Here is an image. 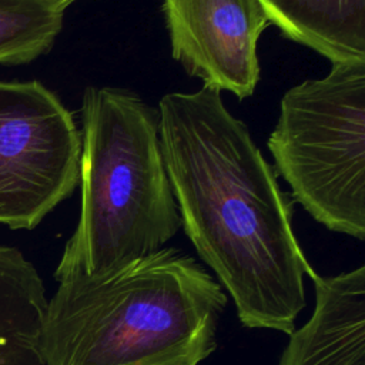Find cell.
<instances>
[{"instance_id": "1", "label": "cell", "mask_w": 365, "mask_h": 365, "mask_svg": "<svg viewBox=\"0 0 365 365\" xmlns=\"http://www.w3.org/2000/svg\"><path fill=\"white\" fill-rule=\"evenodd\" d=\"M158 135L181 227L247 328L289 334L315 274L292 228V201L248 127L202 86L158 101Z\"/></svg>"}, {"instance_id": "8", "label": "cell", "mask_w": 365, "mask_h": 365, "mask_svg": "<svg viewBox=\"0 0 365 365\" xmlns=\"http://www.w3.org/2000/svg\"><path fill=\"white\" fill-rule=\"evenodd\" d=\"M287 38L331 63L365 61V0H258Z\"/></svg>"}, {"instance_id": "10", "label": "cell", "mask_w": 365, "mask_h": 365, "mask_svg": "<svg viewBox=\"0 0 365 365\" xmlns=\"http://www.w3.org/2000/svg\"><path fill=\"white\" fill-rule=\"evenodd\" d=\"M64 11L48 0H0V66L30 63L48 53Z\"/></svg>"}, {"instance_id": "5", "label": "cell", "mask_w": 365, "mask_h": 365, "mask_svg": "<svg viewBox=\"0 0 365 365\" xmlns=\"http://www.w3.org/2000/svg\"><path fill=\"white\" fill-rule=\"evenodd\" d=\"M81 133L37 80L0 81V224L33 230L80 184Z\"/></svg>"}, {"instance_id": "7", "label": "cell", "mask_w": 365, "mask_h": 365, "mask_svg": "<svg viewBox=\"0 0 365 365\" xmlns=\"http://www.w3.org/2000/svg\"><path fill=\"white\" fill-rule=\"evenodd\" d=\"M311 279L312 314L288 334L278 365H365V267Z\"/></svg>"}, {"instance_id": "11", "label": "cell", "mask_w": 365, "mask_h": 365, "mask_svg": "<svg viewBox=\"0 0 365 365\" xmlns=\"http://www.w3.org/2000/svg\"><path fill=\"white\" fill-rule=\"evenodd\" d=\"M54 7H57L58 10H61V11H64L70 4H73L74 1H77V0H48Z\"/></svg>"}, {"instance_id": "2", "label": "cell", "mask_w": 365, "mask_h": 365, "mask_svg": "<svg viewBox=\"0 0 365 365\" xmlns=\"http://www.w3.org/2000/svg\"><path fill=\"white\" fill-rule=\"evenodd\" d=\"M57 282L41 332L47 365H198L215 349L227 294L175 248Z\"/></svg>"}, {"instance_id": "6", "label": "cell", "mask_w": 365, "mask_h": 365, "mask_svg": "<svg viewBox=\"0 0 365 365\" xmlns=\"http://www.w3.org/2000/svg\"><path fill=\"white\" fill-rule=\"evenodd\" d=\"M171 56L205 87L240 100L259 80L257 43L268 17L258 0H163Z\"/></svg>"}, {"instance_id": "9", "label": "cell", "mask_w": 365, "mask_h": 365, "mask_svg": "<svg viewBox=\"0 0 365 365\" xmlns=\"http://www.w3.org/2000/svg\"><path fill=\"white\" fill-rule=\"evenodd\" d=\"M47 297L36 267L0 244V365H47L41 332Z\"/></svg>"}, {"instance_id": "4", "label": "cell", "mask_w": 365, "mask_h": 365, "mask_svg": "<svg viewBox=\"0 0 365 365\" xmlns=\"http://www.w3.org/2000/svg\"><path fill=\"white\" fill-rule=\"evenodd\" d=\"M267 144L315 221L365 238V61L332 63L325 77L287 90Z\"/></svg>"}, {"instance_id": "3", "label": "cell", "mask_w": 365, "mask_h": 365, "mask_svg": "<svg viewBox=\"0 0 365 365\" xmlns=\"http://www.w3.org/2000/svg\"><path fill=\"white\" fill-rule=\"evenodd\" d=\"M81 208L54 278L97 277L161 248L181 227L158 110L131 90L87 87L81 103Z\"/></svg>"}]
</instances>
